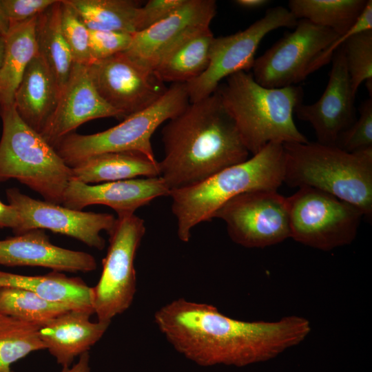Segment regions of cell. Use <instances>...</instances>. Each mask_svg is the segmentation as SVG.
Returning <instances> with one entry per match:
<instances>
[{
    "mask_svg": "<svg viewBox=\"0 0 372 372\" xmlns=\"http://www.w3.org/2000/svg\"><path fill=\"white\" fill-rule=\"evenodd\" d=\"M21 219L17 209L0 200V228L9 227L15 231L19 227Z\"/></svg>",
    "mask_w": 372,
    "mask_h": 372,
    "instance_id": "74e56055",
    "label": "cell"
},
{
    "mask_svg": "<svg viewBox=\"0 0 372 372\" xmlns=\"http://www.w3.org/2000/svg\"><path fill=\"white\" fill-rule=\"evenodd\" d=\"M10 372H14V371H11Z\"/></svg>",
    "mask_w": 372,
    "mask_h": 372,
    "instance_id": "7bdbcfd3",
    "label": "cell"
},
{
    "mask_svg": "<svg viewBox=\"0 0 372 372\" xmlns=\"http://www.w3.org/2000/svg\"><path fill=\"white\" fill-rule=\"evenodd\" d=\"M39 326L0 313V372L32 352L45 349Z\"/></svg>",
    "mask_w": 372,
    "mask_h": 372,
    "instance_id": "f1b7e54d",
    "label": "cell"
},
{
    "mask_svg": "<svg viewBox=\"0 0 372 372\" xmlns=\"http://www.w3.org/2000/svg\"><path fill=\"white\" fill-rule=\"evenodd\" d=\"M287 200L290 238L322 251L350 245L364 216L355 205L312 187L298 188Z\"/></svg>",
    "mask_w": 372,
    "mask_h": 372,
    "instance_id": "ba28073f",
    "label": "cell"
},
{
    "mask_svg": "<svg viewBox=\"0 0 372 372\" xmlns=\"http://www.w3.org/2000/svg\"><path fill=\"white\" fill-rule=\"evenodd\" d=\"M284 163L283 144L269 143L240 163L196 184L172 190L169 196L179 239L188 242L195 226L213 219L234 197L254 190H277L284 183Z\"/></svg>",
    "mask_w": 372,
    "mask_h": 372,
    "instance_id": "277c9868",
    "label": "cell"
},
{
    "mask_svg": "<svg viewBox=\"0 0 372 372\" xmlns=\"http://www.w3.org/2000/svg\"><path fill=\"white\" fill-rule=\"evenodd\" d=\"M89 69L101 96L124 118L153 104L168 88L154 72L123 52L96 61Z\"/></svg>",
    "mask_w": 372,
    "mask_h": 372,
    "instance_id": "5bb4252c",
    "label": "cell"
},
{
    "mask_svg": "<svg viewBox=\"0 0 372 372\" xmlns=\"http://www.w3.org/2000/svg\"><path fill=\"white\" fill-rule=\"evenodd\" d=\"M161 177L170 192L249 158L237 127L215 92L189 104L162 130Z\"/></svg>",
    "mask_w": 372,
    "mask_h": 372,
    "instance_id": "7a4b0ae2",
    "label": "cell"
},
{
    "mask_svg": "<svg viewBox=\"0 0 372 372\" xmlns=\"http://www.w3.org/2000/svg\"><path fill=\"white\" fill-rule=\"evenodd\" d=\"M327 87L314 103H301L294 112L313 128L318 141L336 145L340 134L355 121L354 99L342 45L332 56Z\"/></svg>",
    "mask_w": 372,
    "mask_h": 372,
    "instance_id": "2e32d148",
    "label": "cell"
},
{
    "mask_svg": "<svg viewBox=\"0 0 372 372\" xmlns=\"http://www.w3.org/2000/svg\"><path fill=\"white\" fill-rule=\"evenodd\" d=\"M90 310H68L39 327L45 349L63 368L88 352L104 335L110 322H92Z\"/></svg>",
    "mask_w": 372,
    "mask_h": 372,
    "instance_id": "ffe728a7",
    "label": "cell"
},
{
    "mask_svg": "<svg viewBox=\"0 0 372 372\" xmlns=\"http://www.w3.org/2000/svg\"><path fill=\"white\" fill-rule=\"evenodd\" d=\"M214 36L209 26L190 33L161 60L154 73L163 83H187L207 69Z\"/></svg>",
    "mask_w": 372,
    "mask_h": 372,
    "instance_id": "d4e9b609",
    "label": "cell"
},
{
    "mask_svg": "<svg viewBox=\"0 0 372 372\" xmlns=\"http://www.w3.org/2000/svg\"><path fill=\"white\" fill-rule=\"evenodd\" d=\"M372 30V1L367 0L366 5L355 23L345 33L340 35L332 45L322 55L319 63V69L328 63L337 49L351 36L355 34Z\"/></svg>",
    "mask_w": 372,
    "mask_h": 372,
    "instance_id": "8d00e7d4",
    "label": "cell"
},
{
    "mask_svg": "<svg viewBox=\"0 0 372 372\" xmlns=\"http://www.w3.org/2000/svg\"><path fill=\"white\" fill-rule=\"evenodd\" d=\"M186 0H149L141 6L138 31L163 20L181 7Z\"/></svg>",
    "mask_w": 372,
    "mask_h": 372,
    "instance_id": "d590c367",
    "label": "cell"
},
{
    "mask_svg": "<svg viewBox=\"0 0 372 372\" xmlns=\"http://www.w3.org/2000/svg\"><path fill=\"white\" fill-rule=\"evenodd\" d=\"M56 1V0H0L10 25L38 17Z\"/></svg>",
    "mask_w": 372,
    "mask_h": 372,
    "instance_id": "e575fe53",
    "label": "cell"
},
{
    "mask_svg": "<svg viewBox=\"0 0 372 372\" xmlns=\"http://www.w3.org/2000/svg\"><path fill=\"white\" fill-rule=\"evenodd\" d=\"M61 26L74 63L90 65V30L68 0H61Z\"/></svg>",
    "mask_w": 372,
    "mask_h": 372,
    "instance_id": "1f68e13d",
    "label": "cell"
},
{
    "mask_svg": "<svg viewBox=\"0 0 372 372\" xmlns=\"http://www.w3.org/2000/svg\"><path fill=\"white\" fill-rule=\"evenodd\" d=\"M234 3L239 7L247 10H255L262 8L269 3L267 0H236Z\"/></svg>",
    "mask_w": 372,
    "mask_h": 372,
    "instance_id": "ab89813d",
    "label": "cell"
},
{
    "mask_svg": "<svg viewBox=\"0 0 372 372\" xmlns=\"http://www.w3.org/2000/svg\"><path fill=\"white\" fill-rule=\"evenodd\" d=\"M6 196L21 219L19 227L14 231L15 234L32 229H48L101 250L105 241L101 232L105 231L109 234L116 222L112 214L83 211L34 199L17 188L7 189Z\"/></svg>",
    "mask_w": 372,
    "mask_h": 372,
    "instance_id": "4fadbf2b",
    "label": "cell"
},
{
    "mask_svg": "<svg viewBox=\"0 0 372 372\" xmlns=\"http://www.w3.org/2000/svg\"><path fill=\"white\" fill-rule=\"evenodd\" d=\"M144 220L133 214L118 215L109 234L102 272L92 287V306L99 321L111 322L132 304L136 291L134 259L145 233Z\"/></svg>",
    "mask_w": 372,
    "mask_h": 372,
    "instance_id": "9c48e42d",
    "label": "cell"
},
{
    "mask_svg": "<svg viewBox=\"0 0 372 372\" xmlns=\"http://www.w3.org/2000/svg\"><path fill=\"white\" fill-rule=\"evenodd\" d=\"M10 27L8 19L0 3V35L6 37Z\"/></svg>",
    "mask_w": 372,
    "mask_h": 372,
    "instance_id": "60d3db41",
    "label": "cell"
},
{
    "mask_svg": "<svg viewBox=\"0 0 372 372\" xmlns=\"http://www.w3.org/2000/svg\"><path fill=\"white\" fill-rule=\"evenodd\" d=\"M60 93L54 74L37 54L26 68L14 105L22 120L40 134L57 106Z\"/></svg>",
    "mask_w": 372,
    "mask_h": 372,
    "instance_id": "44dd1931",
    "label": "cell"
},
{
    "mask_svg": "<svg viewBox=\"0 0 372 372\" xmlns=\"http://www.w3.org/2000/svg\"><path fill=\"white\" fill-rule=\"evenodd\" d=\"M284 183L330 194L372 217V148L348 152L318 142L283 144Z\"/></svg>",
    "mask_w": 372,
    "mask_h": 372,
    "instance_id": "5b68a950",
    "label": "cell"
},
{
    "mask_svg": "<svg viewBox=\"0 0 372 372\" xmlns=\"http://www.w3.org/2000/svg\"><path fill=\"white\" fill-rule=\"evenodd\" d=\"M360 117L340 136L336 146L348 152L372 148V99L363 102Z\"/></svg>",
    "mask_w": 372,
    "mask_h": 372,
    "instance_id": "d6a6232c",
    "label": "cell"
},
{
    "mask_svg": "<svg viewBox=\"0 0 372 372\" xmlns=\"http://www.w3.org/2000/svg\"><path fill=\"white\" fill-rule=\"evenodd\" d=\"M189 103L186 83L172 84L158 100L125 117L119 124L92 134L71 133L54 149L69 167L89 156L114 152H137L156 161L152 136L163 123L180 113Z\"/></svg>",
    "mask_w": 372,
    "mask_h": 372,
    "instance_id": "52a82bcc",
    "label": "cell"
},
{
    "mask_svg": "<svg viewBox=\"0 0 372 372\" xmlns=\"http://www.w3.org/2000/svg\"><path fill=\"white\" fill-rule=\"evenodd\" d=\"M0 265L31 266L56 271L90 272L97 264L91 254L53 245L43 229L0 240Z\"/></svg>",
    "mask_w": 372,
    "mask_h": 372,
    "instance_id": "d6986e66",
    "label": "cell"
},
{
    "mask_svg": "<svg viewBox=\"0 0 372 372\" xmlns=\"http://www.w3.org/2000/svg\"><path fill=\"white\" fill-rule=\"evenodd\" d=\"M339 36L333 30L308 20H298L293 32L285 33L255 59L251 74L265 87L296 85L319 69L322 55Z\"/></svg>",
    "mask_w": 372,
    "mask_h": 372,
    "instance_id": "30bf717a",
    "label": "cell"
},
{
    "mask_svg": "<svg viewBox=\"0 0 372 372\" xmlns=\"http://www.w3.org/2000/svg\"><path fill=\"white\" fill-rule=\"evenodd\" d=\"M342 46L351 90L355 95L364 81H372V30L351 36Z\"/></svg>",
    "mask_w": 372,
    "mask_h": 372,
    "instance_id": "4dcf8cb0",
    "label": "cell"
},
{
    "mask_svg": "<svg viewBox=\"0 0 372 372\" xmlns=\"http://www.w3.org/2000/svg\"><path fill=\"white\" fill-rule=\"evenodd\" d=\"M366 3V0H290L288 9L297 20H308L341 35L355 23Z\"/></svg>",
    "mask_w": 372,
    "mask_h": 372,
    "instance_id": "83f0119b",
    "label": "cell"
},
{
    "mask_svg": "<svg viewBox=\"0 0 372 372\" xmlns=\"http://www.w3.org/2000/svg\"><path fill=\"white\" fill-rule=\"evenodd\" d=\"M123 117L98 92L89 65L74 63L62 87L57 106L40 132L52 147L84 123L101 118Z\"/></svg>",
    "mask_w": 372,
    "mask_h": 372,
    "instance_id": "e0dca14e",
    "label": "cell"
},
{
    "mask_svg": "<svg viewBox=\"0 0 372 372\" xmlns=\"http://www.w3.org/2000/svg\"><path fill=\"white\" fill-rule=\"evenodd\" d=\"M0 116V181L16 179L45 201L61 205L72 178L71 167L22 120L14 105L1 111Z\"/></svg>",
    "mask_w": 372,
    "mask_h": 372,
    "instance_id": "8992f818",
    "label": "cell"
},
{
    "mask_svg": "<svg viewBox=\"0 0 372 372\" xmlns=\"http://www.w3.org/2000/svg\"><path fill=\"white\" fill-rule=\"evenodd\" d=\"M3 287L28 289L42 299L68 309L94 311L92 287L80 278L68 277L60 271L26 276L0 271V287Z\"/></svg>",
    "mask_w": 372,
    "mask_h": 372,
    "instance_id": "7402d4cb",
    "label": "cell"
},
{
    "mask_svg": "<svg viewBox=\"0 0 372 372\" xmlns=\"http://www.w3.org/2000/svg\"><path fill=\"white\" fill-rule=\"evenodd\" d=\"M6 37L0 35V69L2 65L4 52H5V45H6Z\"/></svg>",
    "mask_w": 372,
    "mask_h": 372,
    "instance_id": "b9f144b4",
    "label": "cell"
},
{
    "mask_svg": "<svg viewBox=\"0 0 372 372\" xmlns=\"http://www.w3.org/2000/svg\"><path fill=\"white\" fill-rule=\"evenodd\" d=\"M298 20L288 8L276 6L268 9L264 17L235 34L214 38L205 71L186 83L189 102L213 94L220 81L240 71L248 72L262 39L280 28H293Z\"/></svg>",
    "mask_w": 372,
    "mask_h": 372,
    "instance_id": "8fae6325",
    "label": "cell"
},
{
    "mask_svg": "<svg viewBox=\"0 0 372 372\" xmlns=\"http://www.w3.org/2000/svg\"><path fill=\"white\" fill-rule=\"evenodd\" d=\"M61 372H90L89 352L80 355L76 363L72 366L63 367Z\"/></svg>",
    "mask_w": 372,
    "mask_h": 372,
    "instance_id": "f35d334b",
    "label": "cell"
},
{
    "mask_svg": "<svg viewBox=\"0 0 372 372\" xmlns=\"http://www.w3.org/2000/svg\"><path fill=\"white\" fill-rule=\"evenodd\" d=\"M37 17L10 25L0 69V112L14 105V96L30 61L38 54Z\"/></svg>",
    "mask_w": 372,
    "mask_h": 372,
    "instance_id": "cb8c5ba5",
    "label": "cell"
},
{
    "mask_svg": "<svg viewBox=\"0 0 372 372\" xmlns=\"http://www.w3.org/2000/svg\"><path fill=\"white\" fill-rule=\"evenodd\" d=\"M154 322L177 352L202 366L266 362L302 343L311 331L309 320L301 316L245 321L183 298L158 309Z\"/></svg>",
    "mask_w": 372,
    "mask_h": 372,
    "instance_id": "6da1fadb",
    "label": "cell"
},
{
    "mask_svg": "<svg viewBox=\"0 0 372 372\" xmlns=\"http://www.w3.org/2000/svg\"><path fill=\"white\" fill-rule=\"evenodd\" d=\"M133 34L90 30L89 50L92 63L126 51L132 42Z\"/></svg>",
    "mask_w": 372,
    "mask_h": 372,
    "instance_id": "836d02e7",
    "label": "cell"
},
{
    "mask_svg": "<svg viewBox=\"0 0 372 372\" xmlns=\"http://www.w3.org/2000/svg\"><path fill=\"white\" fill-rule=\"evenodd\" d=\"M71 167L72 178L86 184L158 177L159 164L137 152H105L84 158Z\"/></svg>",
    "mask_w": 372,
    "mask_h": 372,
    "instance_id": "603a6c76",
    "label": "cell"
},
{
    "mask_svg": "<svg viewBox=\"0 0 372 372\" xmlns=\"http://www.w3.org/2000/svg\"><path fill=\"white\" fill-rule=\"evenodd\" d=\"M215 92L253 155L269 143L308 142L293 118L295 109L302 103L301 87H265L251 74L240 71L227 77Z\"/></svg>",
    "mask_w": 372,
    "mask_h": 372,
    "instance_id": "3957f363",
    "label": "cell"
},
{
    "mask_svg": "<svg viewBox=\"0 0 372 372\" xmlns=\"http://www.w3.org/2000/svg\"><path fill=\"white\" fill-rule=\"evenodd\" d=\"M216 10L214 0H186L167 18L134 32L123 53L139 65L154 72L163 56L178 43L196 30L209 26Z\"/></svg>",
    "mask_w": 372,
    "mask_h": 372,
    "instance_id": "9a60e30c",
    "label": "cell"
},
{
    "mask_svg": "<svg viewBox=\"0 0 372 372\" xmlns=\"http://www.w3.org/2000/svg\"><path fill=\"white\" fill-rule=\"evenodd\" d=\"M38 54L54 74L61 90L74 61L61 26V0L37 17L35 28Z\"/></svg>",
    "mask_w": 372,
    "mask_h": 372,
    "instance_id": "484cf974",
    "label": "cell"
},
{
    "mask_svg": "<svg viewBox=\"0 0 372 372\" xmlns=\"http://www.w3.org/2000/svg\"><path fill=\"white\" fill-rule=\"evenodd\" d=\"M89 30L134 33L138 31L139 1L68 0Z\"/></svg>",
    "mask_w": 372,
    "mask_h": 372,
    "instance_id": "4316f807",
    "label": "cell"
},
{
    "mask_svg": "<svg viewBox=\"0 0 372 372\" xmlns=\"http://www.w3.org/2000/svg\"><path fill=\"white\" fill-rule=\"evenodd\" d=\"M170 190L158 177L132 178L90 185L72 179L64 192L61 205L82 210L92 205H104L117 215L133 214L152 200L169 196Z\"/></svg>",
    "mask_w": 372,
    "mask_h": 372,
    "instance_id": "ac0fdd59",
    "label": "cell"
},
{
    "mask_svg": "<svg viewBox=\"0 0 372 372\" xmlns=\"http://www.w3.org/2000/svg\"><path fill=\"white\" fill-rule=\"evenodd\" d=\"M225 222L229 238L247 248H265L290 238L287 197L277 190H254L224 204L214 218Z\"/></svg>",
    "mask_w": 372,
    "mask_h": 372,
    "instance_id": "7c38bea8",
    "label": "cell"
},
{
    "mask_svg": "<svg viewBox=\"0 0 372 372\" xmlns=\"http://www.w3.org/2000/svg\"><path fill=\"white\" fill-rule=\"evenodd\" d=\"M68 310L70 309L49 302L28 289L0 287L1 314L41 327Z\"/></svg>",
    "mask_w": 372,
    "mask_h": 372,
    "instance_id": "f546056e",
    "label": "cell"
}]
</instances>
